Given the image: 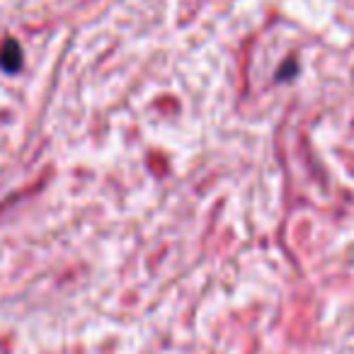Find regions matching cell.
Instances as JSON below:
<instances>
[{
    "instance_id": "1",
    "label": "cell",
    "mask_w": 354,
    "mask_h": 354,
    "mask_svg": "<svg viewBox=\"0 0 354 354\" xmlns=\"http://www.w3.org/2000/svg\"><path fill=\"white\" fill-rule=\"evenodd\" d=\"M22 64V54L17 49L15 41H6V46L0 49V66L6 71H17Z\"/></svg>"
}]
</instances>
